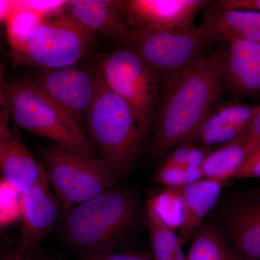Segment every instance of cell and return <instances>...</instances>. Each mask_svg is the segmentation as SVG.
I'll list each match as a JSON object with an SVG mask.
<instances>
[{
    "instance_id": "4",
    "label": "cell",
    "mask_w": 260,
    "mask_h": 260,
    "mask_svg": "<svg viewBox=\"0 0 260 260\" xmlns=\"http://www.w3.org/2000/svg\"><path fill=\"white\" fill-rule=\"evenodd\" d=\"M3 86L10 117L17 126L59 146L93 155L94 146L81 126L31 79L4 82Z\"/></svg>"
},
{
    "instance_id": "13",
    "label": "cell",
    "mask_w": 260,
    "mask_h": 260,
    "mask_svg": "<svg viewBox=\"0 0 260 260\" xmlns=\"http://www.w3.org/2000/svg\"><path fill=\"white\" fill-rule=\"evenodd\" d=\"M59 213L56 198L51 194L48 179L21 194L22 228L19 247L30 254L51 232Z\"/></svg>"
},
{
    "instance_id": "10",
    "label": "cell",
    "mask_w": 260,
    "mask_h": 260,
    "mask_svg": "<svg viewBox=\"0 0 260 260\" xmlns=\"http://www.w3.org/2000/svg\"><path fill=\"white\" fill-rule=\"evenodd\" d=\"M220 229L243 260L260 259V190L239 195L225 205Z\"/></svg>"
},
{
    "instance_id": "23",
    "label": "cell",
    "mask_w": 260,
    "mask_h": 260,
    "mask_svg": "<svg viewBox=\"0 0 260 260\" xmlns=\"http://www.w3.org/2000/svg\"><path fill=\"white\" fill-rule=\"evenodd\" d=\"M146 212L175 232L179 229L183 220V206L177 188L166 186L150 198L147 202Z\"/></svg>"
},
{
    "instance_id": "32",
    "label": "cell",
    "mask_w": 260,
    "mask_h": 260,
    "mask_svg": "<svg viewBox=\"0 0 260 260\" xmlns=\"http://www.w3.org/2000/svg\"><path fill=\"white\" fill-rule=\"evenodd\" d=\"M211 151L210 149L193 145L182 167H202L208 154Z\"/></svg>"
},
{
    "instance_id": "2",
    "label": "cell",
    "mask_w": 260,
    "mask_h": 260,
    "mask_svg": "<svg viewBox=\"0 0 260 260\" xmlns=\"http://www.w3.org/2000/svg\"><path fill=\"white\" fill-rule=\"evenodd\" d=\"M138 212L133 191L112 188L70 209L64 220L65 238L85 256L114 251L133 229Z\"/></svg>"
},
{
    "instance_id": "37",
    "label": "cell",
    "mask_w": 260,
    "mask_h": 260,
    "mask_svg": "<svg viewBox=\"0 0 260 260\" xmlns=\"http://www.w3.org/2000/svg\"><path fill=\"white\" fill-rule=\"evenodd\" d=\"M2 227H3V225H2V223H0V232H1L2 231Z\"/></svg>"
},
{
    "instance_id": "16",
    "label": "cell",
    "mask_w": 260,
    "mask_h": 260,
    "mask_svg": "<svg viewBox=\"0 0 260 260\" xmlns=\"http://www.w3.org/2000/svg\"><path fill=\"white\" fill-rule=\"evenodd\" d=\"M123 1L70 0L65 11L93 34H100L124 45L132 29L124 20Z\"/></svg>"
},
{
    "instance_id": "31",
    "label": "cell",
    "mask_w": 260,
    "mask_h": 260,
    "mask_svg": "<svg viewBox=\"0 0 260 260\" xmlns=\"http://www.w3.org/2000/svg\"><path fill=\"white\" fill-rule=\"evenodd\" d=\"M217 4L229 10H249L260 13V0H220Z\"/></svg>"
},
{
    "instance_id": "12",
    "label": "cell",
    "mask_w": 260,
    "mask_h": 260,
    "mask_svg": "<svg viewBox=\"0 0 260 260\" xmlns=\"http://www.w3.org/2000/svg\"><path fill=\"white\" fill-rule=\"evenodd\" d=\"M259 105L218 102L202 121L190 143L215 150L248 136Z\"/></svg>"
},
{
    "instance_id": "6",
    "label": "cell",
    "mask_w": 260,
    "mask_h": 260,
    "mask_svg": "<svg viewBox=\"0 0 260 260\" xmlns=\"http://www.w3.org/2000/svg\"><path fill=\"white\" fill-rule=\"evenodd\" d=\"M99 79L133 109L148 134L160 101L158 74L129 47L119 48L101 61Z\"/></svg>"
},
{
    "instance_id": "35",
    "label": "cell",
    "mask_w": 260,
    "mask_h": 260,
    "mask_svg": "<svg viewBox=\"0 0 260 260\" xmlns=\"http://www.w3.org/2000/svg\"><path fill=\"white\" fill-rule=\"evenodd\" d=\"M0 260H31L28 253L25 252L20 247L5 253L0 256Z\"/></svg>"
},
{
    "instance_id": "21",
    "label": "cell",
    "mask_w": 260,
    "mask_h": 260,
    "mask_svg": "<svg viewBox=\"0 0 260 260\" xmlns=\"http://www.w3.org/2000/svg\"><path fill=\"white\" fill-rule=\"evenodd\" d=\"M153 260H186L179 236L152 214L146 212Z\"/></svg>"
},
{
    "instance_id": "3",
    "label": "cell",
    "mask_w": 260,
    "mask_h": 260,
    "mask_svg": "<svg viewBox=\"0 0 260 260\" xmlns=\"http://www.w3.org/2000/svg\"><path fill=\"white\" fill-rule=\"evenodd\" d=\"M86 120L89 139L100 151L103 161L116 177L125 175L134 166L148 135L132 108L99 78Z\"/></svg>"
},
{
    "instance_id": "8",
    "label": "cell",
    "mask_w": 260,
    "mask_h": 260,
    "mask_svg": "<svg viewBox=\"0 0 260 260\" xmlns=\"http://www.w3.org/2000/svg\"><path fill=\"white\" fill-rule=\"evenodd\" d=\"M95 35L66 11L45 19L19 50L10 52L15 63L42 70L76 64L92 45Z\"/></svg>"
},
{
    "instance_id": "1",
    "label": "cell",
    "mask_w": 260,
    "mask_h": 260,
    "mask_svg": "<svg viewBox=\"0 0 260 260\" xmlns=\"http://www.w3.org/2000/svg\"><path fill=\"white\" fill-rule=\"evenodd\" d=\"M225 47H218L189 70L160 99L155 113L151 153L164 155L190 143L202 121L220 102L226 88L223 76Z\"/></svg>"
},
{
    "instance_id": "18",
    "label": "cell",
    "mask_w": 260,
    "mask_h": 260,
    "mask_svg": "<svg viewBox=\"0 0 260 260\" xmlns=\"http://www.w3.org/2000/svg\"><path fill=\"white\" fill-rule=\"evenodd\" d=\"M223 183L203 178L188 185L176 187L181 196L183 220L179 236L184 245L191 240L205 218L218 203Z\"/></svg>"
},
{
    "instance_id": "7",
    "label": "cell",
    "mask_w": 260,
    "mask_h": 260,
    "mask_svg": "<svg viewBox=\"0 0 260 260\" xmlns=\"http://www.w3.org/2000/svg\"><path fill=\"white\" fill-rule=\"evenodd\" d=\"M44 160L48 181L68 209L112 189L115 181L102 159L59 145L47 149Z\"/></svg>"
},
{
    "instance_id": "33",
    "label": "cell",
    "mask_w": 260,
    "mask_h": 260,
    "mask_svg": "<svg viewBox=\"0 0 260 260\" xmlns=\"http://www.w3.org/2000/svg\"><path fill=\"white\" fill-rule=\"evenodd\" d=\"M248 138L254 146H257L260 143V105L254 122L251 125Z\"/></svg>"
},
{
    "instance_id": "22",
    "label": "cell",
    "mask_w": 260,
    "mask_h": 260,
    "mask_svg": "<svg viewBox=\"0 0 260 260\" xmlns=\"http://www.w3.org/2000/svg\"><path fill=\"white\" fill-rule=\"evenodd\" d=\"M44 20L23 1H17L16 7L5 22L10 52L23 47Z\"/></svg>"
},
{
    "instance_id": "30",
    "label": "cell",
    "mask_w": 260,
    "mask_h": 260,
    "mask_svg": "<svg viewBox=\"0 0 260 260\" xmlns=\"http://www.w3.org/2000/svg\"><path fill=\"white\" fill-rule=\"evenodd\" d=\"M83 260H153V258L140 254V253L129 252V251H108L102 254L86 256Z\"/></svg>"
},
{
    "instance_id": "17",
    "label": "cell",
    "mask_w": 260,
    "mask_h": 260,
    "mask_svg": "<svg viewBox=\"0 0 260 260\" xmlns=\"http://www.w3.org/2000/svg\"><path fill=\"white\" fill-rule=\"evenodd\" d=\"M0 172L3 180L21 194L47 178L45 169L34 158L16 128L10 130L0 151Z\"/></svg>"
},
{
    "instance_id": "5",
    "label": "cell",
    "mask_w": 260,
    "mask_h": 260,
    "mask_svg": "<svg viewBox=\"0 0 260 260\" xmlns=\"http://www.w3.org/2000/svg\"><path fill=\"white\" fill-rule=\"evenodd\" d=\"M213 43L200 36L196 26L186 30H132L124 47L134 50L158 74L160 99L183 75L206 57Z\"/></svg>"
},
{
    "instance_id": "28",
    "label": "cell",
    "mask_w": 260,
    "mask_h": 260,
    "mask_svg": "<svg viewBox=\"0 0 260 260\" xmlns=\"http://www.w3.org/2000/svg\"><path fill=\"white\" fill-rule=\"evenodd\" d=\"M3 84L4 83L0 84V151L8 140L11 130L8 126L10 114Z\"/></svg>"
},
{
    "instance_id": "24",
    "label": "cell",
    "mask_w": 260,
    "mask_h": 260,
    "mask_svg": "<svg viewBox=\"0 0 260 260\" xmlns=\"http://www.w3.org/2000/svg\"><path fill=\"white\" fill-rule=\"evenodd\" d=\"M202 167H162L155 174L159 184L168 187H181L203 179Z\"/></svg>"
},
{
    "instance_id": "26",
    "label": "cell",
    "mask_w": 260,
    "mask_h": 260,
    "mask_svg": "<svg viewBox=\"0 0 260 260\" xmlns=\"http://www.w3.org/2000/svg\"><path fill=\"white\" fill-rule=\"evenodd\" d=\"M23 4L44 19L52 18L64 12L68 1L64 0H28Z\"/></svg>"
},
{
    "instance_id": "11",
    "label": "cell",
    "mask_w": 260,
    "mask_h": 260,
    "mask_svg": "<svg viewBox=\"0 0 260 260\" xmlns=\"http://www.w3.org/2000/svg\"><path fill=\"white\" fill-rule=\"evenodd\" d=\"M208 0H129L123 1L124 14L139 28L186 30L194 26L197 15Z\"/></svg>"
},
{
    "instance_id": "9",
    "label": "cell",
    "mask_w": 260,
    "mask_h": 260,
    "mask_svg": "<svg viewBox=\"0 0 260 260\" xmlns=\"http://www.w3.org/2000/svg\"><path fill=\"white\" fill-rule=\"evenodd\" d=\"M31 80L79 125L86 119L97 91V74L73 65L42 70Z\"/></svg>"
},
{
    "instance_id": "19",
    "label": "cell",
    "mask_w": 260,
    "mask_h": 260,
    "mask_svg": "<svg viewBox=\"0 0 260 260\" xmlns=\"http://www.w3.org/2000/svg\"><path fill=\"white\" fill-rule=\"evenodd\" d=\"M256 148L246 136L212 150L202 166L203 177L225 182L234 177Z\"/></svg>"
},
{
    "instance_id": "27",
    "label": "cell",
    "mask_w": 260,
    "mask_h": 260,
    "mask_svg": "<svg viewBox=\"0 0 260 260\" xmlns=\"http://www.w3.org/2000/svg\"><path fill=\"white\" fill-rule=\"evenodd\" d=\"M234 177L260 179V143Z\"/></svg>"
},
{
    "instance_id": "25",
    "label": "cell",
    "mask_w": 260,
    "mask_h": 260,
    "mask_svg": "<svg viewBox=\"0 0 260 260\" xmlns=\"http://www.w3.org/2000/svg\"><path fill=\"white\" fill-rule=\"evenodd\" d=\"M21 216V194L3 180L0 183V223H9Z\"/></svg>"
},
{
    "instance_id": "14",
    "label": "cell",
    "mask_w": 260,
    "mask_h": 260,
    "mask_svg": "<svg viewBox=\"0 0 260 260\" xmlns=\"http://www.w3.org/2000/svg\"><path fill=\"white\" fill-rule=\"evenodd\" d=\"M201 23L196 26L202 37L210 42L232 39L260 43V13L229 10L210 2Z\"/></svg>"
},
{
    "instance_id": "15",
    "label": "cell",
    "mask_w": 260,
    "mask_h": 260,
    "mask_svg": "<svg viewBox=\"0 0 260 260\" xmlns=\"http://www.w3.org/2000/svg\"><path fill=\"white\" fill-rule=\"evenodd\" d=\"M223 76L226 88L242 96L260 95V43L226 42Z\"/></svg>"
},
{
    "instance_id": "34",
    "label": "cell",
    "mask_w": 260,
    "mask_h": 260,
    "mask_svg": "<svg viewBox=\"0 0 260 260\" xmlns=\"http://www.w3.org/2000/svg\"><path fill=\"white\" fill-rule=\"evenodd\" d=\"M17 1H10V0H0V23L6 22L10 15L13 13Z\"/></svg>"
},
{
    "instance_id": "36",
    "label": "cell",
    "mask_w": 260,
    "mask_h": 260,
    "mask_svg": "<svg viewBox=\"0 0 260 260\" xmlns=\"http://www.w3.org/2000/svg\"><path fill=\"white\" fill-rule=\"evenodd\" d=\"M5 68L3 64L0 63V84L4 83L3 81V77H4Z\"/></svg>"
},
{
    "instance_id": "29",
    "label": "cell",
    "mask_w": 260,
    "mask_h": 260,
    "mask_svg": "<svg viewBox=\"0 0 260 260\" xmlns=\"http://www.w3.org/2000/svg\"><path fill=\"white\" fill-rule=\"evenodd\" d=\"M193 145L190 143H186L173 148L160 167H182Z\"/></svg>"
},
{
    "instance_id": "20",
    "label": "cell",
    "mask_w": 260,
    "mask_h": 260,
    "mask_svg": "<svg viewBox=\"0 0 260 260\" xmlns=\"http://www.w3.org/2000/svg\"><path fill=\"white\" fill-rule=\"evenodd\" d=\"M191 241L186 260H243L215 224H203Z\"/></svg>"
}]
</instances>
